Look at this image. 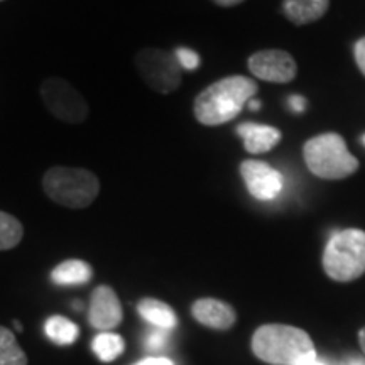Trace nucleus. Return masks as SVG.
Returning a JSON list of instances; mask_svg holds the SVG:
<instances>
[{
	"instance_id": "nucleus-1",
	"label": "nucleus",
	"mask_w": 365,
	"mask_h": 365,
	"mask_svg": "<svg viewBox=\"0 0 365 365\" xmlns=\"http://www.w3.org/2000/svg\"><path fill=\"white\" fill-rule=\"evenodd\" d=\"M257 90V83L249 76H225L205 88L195 98L193 112L196 120L208 127L227 124L244 110L249 100L255 97Z\"/></svg>"
},
{
	"instance_id": "nucleus-2",
	"label": "nucleus",
	"mask_w": 365,
	"mask_h": 365,
	"mask_svg": "<svg viewBox=\"0 0 365 365\" xmlns=\"http://www.w3.org/2000/svg\"><path fill=\"white\" fill-rule=\"evenodd\" d=\"M252 352L271 365H308L317 360L312 336L301 328L279 323L262 325L255 330Z\"/></svg>"
},
{
	"instance_id": "nucleus-3",
	"label": "nucleus",
	"mask_w": 365,
	"mask_h": 365,
	"mask_svg": "<svg viewBox=\"0 0 365 365\" xmlns=\"http://www.w3.org/2000/svg\"><path fill=\"white\" fill-rule=\"evenodd\" d=\"M303 158L314 176L328 181L345 180L360 168L359 159L346 149L345 139L336 132H325L307 140Z\"/></svg>"
},
{
	"instance_id": "nucleus-4",
	"label": "nucleus",
	"mask_w": 365,
	"mask_h": 365,
	"mask_svg": "<svg viewBox=\"0 0 365 365\" xmlns=\"http://www.w3.org/2000/svg\"><path fill=\"white\" fill-rule=\"evenodd\" d=\"M44 193L54 203L66 208H86L95 202L100 181L93 173L83 168L54 166L43 178Z\"/></svg>"
},
{
	"instance_id": "nucleus-5",
	"label": "nucleus",
	"mask_w": 365,
	"mask_h": 365,
	"mask_svg": "<svg viewBox=\"0 0 365 365\" xmlns=\"http://www.w3.org/2000/svg\"><path fill=\"white\" fill-rule=\"evenodd\" d=\"M323 269L336 282H350L365 274V232L345 228L328 240Z\"/></svg>"
},
{
	"instance_id": "nucleus-6",
	"label": "nucleus",
	"mask_w": 365,
	"mask_h": 365,
	"mask_svg": "<svg viewBox=\"0 0 365 365\" xmlns=\"http://www.w3.org/2000/svg\"><path fill=\"white\" fill-rule=\"evenodd\" d=\"M135 68L140 78L158 93H171L181 85V66L175 53L158 48H144L135 54Z\"/></svg>"
},
{
	"instance_id": "nucleus-7",
	"label": "nucleus",
	"mask_w": 365,
	"mask_h": 365,
	"mask_svg": "<svg viewBox=\"0 0 365 365\" xmlns=\"http://www.w3.org/2000/svg\"><path fill=\"white\" fill-rule=\"evenodd\" d=\"M41 97L49 113L68 124H81L88 117V103L66 80L51 76L41 85Z\"/></svg>"
},
{
	"instance_id": "nucleus-8",
	"label": "nucleus",
	"mask_w": 365,
	"mask_h": 365,
	"mask_svg": "<svg viewBox=\"0 0 365 365\" xmlns=\"http://www.w3.org/2000/svg\"><path fill=\"white\" fill-rule=\"evenodd\" d=\"M247 65L254 76L271 83H289L298 76V63L284 49H262L250 54Z\"/></svg>"
},
{
	"instance_id": "nucleus-9",
	"label": "nucleus",
	"mask_w": 365,
	"mask_h": 365,
	"mask_svg": "<svg viewBox=\"0 0 365 365\" xmlns=\"http://www.w3.org/2000/svg\"><path fill=\"white\" fill-rule=\"evenodd\" d=\"M240 176L247 191L255 200L269 202L274 200L282 190V176L267 163L259 159H245L240 163Z\"/></svg>"
},
{
	"instance_id": "nucleus-10",
	"label": "nucleus",
	"mask_w": 365,
	"mask_h": 365,
	"mask_svg": "<svg viewBox=\"0 0 365 365\" xmlns=\"http://www.w3.org/2000/svg\"><path fill=\"white\" fill-rule=\"evenodd\" d=\"M124 312H122L120 299L110 286L95 287L90 298L88 322L98 331H110L120 325Z\"/></svg>"
},
{
	"instance_id": "nucleus-11",
	"label": "nucleus",
	"mask_w": 365,
	"mask_h": 365,
	"mask_svg": "<svg viewBox=\"0 0 365 365\" xmlns=\"http://www.w3.org/2000/svg\"><path fill=\"white\" fill-rule=\"evenodd\" d=\"M191 314L196 322L213 330H230L237 319L235 309L225 301L215 298L196 299L191 307Z\"/></svg>"
},
{
	"instance_id": "nucleus-12",
	"label": "nucleus",
	"mask_w": 365,
	"mask_h": 365,
	"mask_svg": "<svg viewBox=\"0 0 365 365\" xmlns=\"http://www.w3.org/2000/svg\"><path fill=\"white\" fill-rule=\"evenodd\" d=\"M237 134L244 139V148L249 154H266L282 139L281 130L276 127L252 124V122L237 127Z\"/></svg>"
},
{
	"instance_id": "nucleus-13",
	"label": "nucleus",
	"mask_w": 365,
	"mask_h": 365,
	"mask_svg": "<svg viewBox=\"0 0 365 365\" xmlns=\"http://www.w3.org/2000/svg\"><path fill=\"white\" fill-rule=\"evenodd\" d=\"M330 0H284L282 12L294 26H307L322 19L328 12Z\"/></svg>"
},
{
	"instance_id": "nucleus-14",
	"label": "nucleus",
	"mask_w": 365,
	"mask_h": 365,
	"mask_svg": "<svg viewBox=\"0 0 365 365\" xmlns=\"http://www.w3.org/2000/svg\"><path fill=\"white\" fill-rule=\"evenodd\" d=\"M137 312L145 322L153 327L163 328V330H173L178 325L176 313L173 312L170 304L154 298H144L137 303Z\"/></svg>"
},
{
	"instance_id": "nucleus-15",
	"label": "nucleus",
	"mask_w": 365,
	"mask_h": 365,
	"mask_svg": "<svg viewBox=\"0 0 365 365\" xmlns=\"http://www.w3.org/2000/svg\"><path fill=\"white\" fill-rule=\"evenodd\" d=\"M91 277H93V269L88 262L80 261V259H70V261L58 264L51 272L53 282L59 286L86 284Z\"/></svg>"
},
{
	"instance_id": "nucleus-16",
	"label": "nucleus",
	"mask_w": 365,
	"mask_h": 365,
	"mask_svg": "<svg viewBox=\"0 0 365 365\" xmlns=\"http://www.w3.org/2000/svg\"><path fill=\"white\" fill-rule=\"evenodd\" d=\"M44 331L48 339L56 345H71L80 336L78 325L65 317L48 318L44 325Z\"/></svg>"
},
{
	"instance_id": "nucleus-17",
	"label": "nucleus",
	"mask_w": 365,
	"mask_h": 365,
	"mask_svg": "<svg viewBox=\"0 0 365 365\" xmlns=\"http://www.w3.org/2000/svg\"><path fill=\"white\" fill-rule=\"evenodd\" d=\"M124 340L120 335L112 331H100L93 339L91 349L102 362H112L124 354Z\"/></svg>"
},
{
	"instance_id": "nucleus-18",
	"label": "nucleus",
	"mask_w": 365,
	"mask_h": 365,
	"mask_svg": "<svg viewBox=\"0 0 365 365\" xmlns=\"http://www.w3.org/2000/svg\"><path fill=\"white\" fill-rule=\"evenodd\" d=\"M0 365H27L26 352L6 327H0Z\"/></svg>"
},
{
	"instance_id": "nucleus-19",
	"label": "nucleus",
	"mask_w": 365,
	"mask_h": 365,
	"mask_svg": "<svg viewBox=\"0 0 365 365\" xmlns=\"http://www.w3.org/2000/svg\"><path fill=\"white\" fill-rule=\"evenodd\" d=\"M24 237L22 223L16 217L0 212V250L14 249Z\"/></svg>"
},
{
	"instance_id": "nucleus-20",
	"label": "nucleus",
	"mask_w": 365,
	"mask_h": 365,
	"mask_svg": "<svg viewBox=\"0 0 365 365\" xmlns=\"http://www.w3.org/2000/svg\"><path fill=\"white\" fill-rule=\"evenodd\" d=\"M175 56L178 59V63H180L181 70H196L200 65V56L196 54L193 49H188V48H178L175 51Z\"/></svg>"
},
{
	"instance_id": "nucleus-21",
	"label": "nucleus",
	"mask_w": 365,
	"mask_h": 365,
	"mask_svg": "<svg viewBox=\"0 0 365 365\" xmlns=\"http://www.w3.org/2000/svg\"><path fill=\"white\" fill-rule=\"evenodd\" d=\"M168 331L170 330H163V328L154 327V330H150L148 339H145V346H148L149 350H153V352L163 350L168 344V336H170Z\"/></svg>"
},
{
	"instance_id": "nucleus-22",
	"label": "nucleus",
	"mask_w": 365,
	"mask_h": 365,
	"mask_svg": "<svg viewBox=\"0 0 365 365\" xmlns=\"http://www.w3.org/2000/svg\"><path fill=\"white\" fill-rule=\"evenodd\" d=\"M354 56H355V63H357L359 70L362 71V75L365 76V36L355 43Z\"/></svg>"
},
{
	"instance_id": "nucleus-23",
	"label": "nucleus",
	"mask_w": 365,
	"mask_h": 365,
	"mask_svg": "<svg viewBox=\"0 0 365 365\" xmlns=\"http://www.w3.org/2000/svg\"><path fill=\"white\" fill-rule=\"evenodd\" d=\"M134 365H175V364L166 357H148V359L139 360V362Z\"/></svg>"
},
{
	"instance_id": "nucleus-24",
	"label": "nucleus",
	"mask_w": 365,
	"mask_h": 365,
	"mask_svg": "<svg viewBox=\"0 0 365 365\" xmlns=\"http://www.w3.org/2000/svg\"><path fill=\"white\" fill-rule=\"evenodd\" d=\"M289 103H291V108H293L294 112H303L304 108V98L303 97H298V95H294V97L289 98Z\"/></svg>"
},
{
	"instance_id": "nucleus-25",
	"label": "nucleus",
	"mask_w": 365,
	"mask_h": 365,
	"mask_svg": "<svg viewBox=\"0 0 365 365\" xmlns=\"http://www.w3.org/2000/svg\"><path fill=\"white\" fill-rule=\"evenodd\" d=\"M213 2L220 7H234V6H239V4L244 2V0H213Z\"/></svg>"
},
{
	"instance_id": "nucleus-26",
	"label": "nucleus",
	"mask_w": 365,
	"mask_h": 365,
	"mask_svg": "<svg viewBox=\"0 0 365 365\" xmlns=\"http://www.w3.org/2000/svg\"><path fill=\"white\" fill-rule=\"evenodd\" d=\"M359 341H360V346H362V350L365 354V327L359 331Z\"/></svg>"
},
{
	"instance_id": "nucleus-27",
	"label": "nucleus",
	"mask_w": 365,
	"mask_h": 365,
	"mask_svg": "<svg viewBox=\"0 0 365 365\" xmlns=\"http://www.w3.org/2000/svg\"><path fill=\"white\" fill-rule=\"evenodd\" d=\"M73 308H75V312H81V309H83V303H81V301H75V303H73Z\"/></svg>"
},
{
	"instance_id": "nucleus-28",
	"label": "nucleus",
	"mask_w": 365,
	"mask_h": 365,
	"mask_svg": "<svg viewBox=\"0 0 365 365\" xmlns=\"http://www.w3.org/2000/svg\"><path fill=\"white\" fill-rule=\"evenodd\" d=\"M249 107L250 108H252V110H255V108H259V107H261V105H259V102H255V100H249Z\"/></svg>"
},
{
	"instance_id": "nucleus-29",
	"label": "nucleus",
	"mask_w": 365,
	"mask_h": 365,
	"mask_svg": "<svg viewBox=\"0 0 365 365\" xmlns=\"http://www.w3.org/2000/svg\"><path fill=\"white\" fill-rule=\"evenodd\" d=\"M349 365H365L364 360H359V359H354V362H350Z\"/></svg>"
},
{
	"instance_id": "nucleus-30",
	"label": "nucleus",
	"mask_w": 365,
	"mask_h": 365,
	"mask_svg": "<svg viewBox=\"0 0 365 365\" xmlns=\"http://www.w3.org/2000/svg\"><path fill=\"white\" fill-rule=\"evenodd\" d=\"M14 327H16V330H17V331H22V325H21V322H17V319H16V322H14Z\"/></svg>"
},
{
	"instance_id": "nucleus-31",
	"label": "nucleus",
	"mask_w": 365,
	"mask_h": 365,
	"mask_svg": "<svg viewBox=\"0 0 365 365\" xmlns=\"http://www.w3.org/2000/svg\"><path fill=\"white\" fill-rule=\"evenodd\" d=\"M308 365H325V364H322V362H318V360H314L313 364H308Z\"/></svg>"
},
{
	"instance_id": "nucleus-32",
	"label": "nucleus",
	"mask_w": 365,
	"mask_h": 365,
	"mask_svg": "<svg viewBox=\"0 0 365 365\" xmlns=\"http://www.w3.org/2000/svg\"><path fill=\"white\" fill-rule=\"evenodd\" d=\"M364 143H365V137H364Z\"/></svg>"
},
{
	"instance_id": "nucleus-33",
	"label": "nucleus",
	"mask_w": 365,
	"mask_h": 365,
	"mask_svg": "<svg viewBox=\"0 0 365 365\" xmlns=\"http://www.w3.org/2000/svg\"><path fill=\"white\" fill-rule=\"evenodd\" d=\"M0 2H2V0H0Z\"/></svg>"
}]
</instances>
